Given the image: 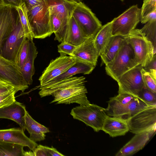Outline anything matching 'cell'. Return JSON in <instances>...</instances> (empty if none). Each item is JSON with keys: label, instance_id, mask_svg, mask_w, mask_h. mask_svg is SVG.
<instances>
[{"label": "cell", "instance_id": "obj_1", "mask_svg": "<svg viewBox=\"0 0 156 156\" xmlns=\"http://www.w3.org/2000/svg\"><path fill=\"white\" fill-rule=\"evenodd\" d=\"M139 65L133 48L126 37L113 59L105 65L106 73L117 81L123 73Z\"/></svg>", "mask_w": 156, "mask_h": 156}, {"label": "cell", "instance_id": "obj_2", "mask_svg": "<svg viewBox=\"0 0 156 156\" xmlns=\"http://www.w3.org/2000/svg\"><path fill=\"white\" fill-rule=\"evenodd\" d=\"M27 13L34 38L44 39L53 33L50 12L44 0L39 5L27 10Z\"/></svg>", "mask_w": 156, "mask_h": 156}, {"label": "cell", "instance_id": "obj_3", "mask_svg": "<svg viewBox=\"0 0 156 156\" xmlns=\"http://www.w3.org/2000/svg\"><path fill=\"white\" fill-rule=\"evenodd\" d=\"M72 16L85 38H94L102 26L95 14L82 2L77 4Z\"/></svg>", "mask_w": 156, "mask_h": 156}, {"label": "cell", "instance_id": "obj_4", "mask_svg": "<svg viewBox=\"0 0 156 156\" xmlns=\"http://www.w3.org/2000/svg\"><path fill=\"white\" fill-rule=\"evenodd\" d=\"M74 119L80 121L96 132L101 130L104 121L107 116L105 108L90 104L73 108L70 113Z\"/></svg>", "mask_w": 156, "mask_h": 156}, {"label": "cell", "instance_id": "obj_5", "mask_svg": "<svg viewBox=\"0 0 156 156\" xmlns=\"http://www.w3.org/2000/svg\"><path fill=\"white\" fill-rule=\"evenodd\" d=\"M126 37L133 48L138 64L144 67L154 55L152 43L139 29H134Z\"/></svg>", "mask_w": 156, "mask_h": 156}, {"label": "cell", "instance_id": "obj_6", "mask_svg": "<svg viewBox=\"0 0 156 156\" xmlns=\"http://www.w3.org/2000/svg\"><path fill=\"white\" fill-rule=\"evenodd\" d=\"M126 120L131 133L136 134L147 132L154 134L156 129V106L145 108Z\"/></svg>", "mask_w": 156, "mask_h": 156}, {"label": "cell", "instance_id": "obj_7", "mask_svg": "<svg viewBox=\"0 0 156 156\" xmlns=\"http://www.w3.org/2000/svg\"><path fill=\"white\" fill-rule=\"evenodd\" d=\"M140 21V9L137 5H133L112 21V36H127Z\"/></svg>", "mask_w": 156, "mask_h": 156}, {"label": "cell", "instance_id": "obj_8", "mask_svg": "<svg viewBox=\"0 0 156 156\" xmlns=\"http://www.w3.org/2000/svg\"><path fill=\"white\" fill-rule=\"evenodd\" d=\"M143 67L138 65L123 73L117 81L118 94L126 93L138 97L145 87L141 70Z\"/></svg>", "mask_w": 156, "mask_h": 156}, {"label": "cell", "instance_id": "obj_9", "mask_svg": "<svg viewBox=\"0 0 156 156\" xmlns=\"http://www.w3.org/2000/svg\"><path fill=\"white\" fill-rule=\"evenodd\" d=\"M27 38L20 19L16 27L3 44L0 55L17 64L19 53Z\"/></svg>", "mask_w": 156, "mask_h": 156}, {"label": "cell", "instance_id": "obj_10", "mask_svg": "<svg viewBox=\"0 0 156 156\" xmlns=\"http://www.w3.org/2000/svg\"><path fill=\"white\" fill-rule=\"evenodd\" d=\"M20 19L17 8L4 5L0 6V55L3 44Z\"/></svg>", "mask_w": 156, "mask_h": 156}, {"label": "cell", "instance_id": "obj_11", "mask_svg": "<svg viewBox=\"0 0 156 156\" xmlns=\"http://www.w3.org/2000/svg\"><path fill=\"white\" fill-rule=\"evenodd\" d=\"M60 54L59 56L51 61L43 72L38 80L40 87L65 72L75 63V60L73 57L68 56L63 53Z\"/></svg>", "mask_w": 156, "mask_h": 156}, {"label": "cell", "instance_id": "obj_12", "mask_svg": "<svg viewBox=\"0 0 156 156\" xmlns=\"http://www.w3.org/2000/svg\"><path fill=\"white\" fill-rule=\"evenodd\" d=\"M0 77L13 84L18 91L23 92L29 87L15 62L4 58L0 55Z\"/></svg>", "mask_w": 156, "mask_h": 156}, {"label": "cell", "instance_id": "obj_13", "mask_svg": "<svg viewBox=\"0 0 156 156\" xmlns=\"http://www.w3.org/2000/svg\"><path fill=\"white\" fill-rule=\"evenodd\" d=\"M87 93L84 85L69 87L53 94L54 99L50 103L55 102L56 104H70L76 103L80 105H87L90 103L86 94Z\"/></svg>", "mask_w": 156, "mask_h": 156}, {"label": "cell", "instance_id": "obj_14", "mask_svg": "<svg viewBox=\"0 0 156 156\" xmlns=\"http://www.w3.org/2000/svg\"><path fill=\"white\" fill-rule=\"evenodd\" d=\"M71 56L75 60L91 65L94 67L99 56L94 43V38H87L76 46Z\"/></svg>", "mask_w": 156, "mask_h": 156}, {"label": "cell", "instance_id": "obj_15", "mask_svg": "<svg viewBox=\"0 0 156 156\" xmlns=\"http://www.w3.org/2000/svg\"><path fill=\"white\" fill-rule=\"evenodd\" d=\"M20 128L0 129V141L27 147L34 151L38 145L25 134Z\"/></svg>", "mask_w": 156, "mask_h": 156}, {"label": "cell", "instance_id": "obj_16", "mask_svg": "<svg viewBox=\"0 0 156 156\" xmlns=\"http://www.w3.org/2000/svg\"><path fill=\"white\" fill-rule=\"evenodd\" d=\"M50 13L56 15L63 24L68 27L72 12L77 4L69 0H44Z\"/></svg>", "mask_w": 156, "mask_h": 156}, {"label": "cell", "instance_id": "obj_17", "mask_svg": "<svg viewBox=\"0 0 156 156\" xmlns=\"http://www.w3.org/2000/svg\"><path fill=\"white\" fill-rule=\"evenodd\" d=\"M83 76H72L40 87L39 94L41 98L52 95L66 88L84 85L86 81Z\"/></svg>", "mask_w": 156, "mask_h": 156}, {"label": "cell", "instance_id": "obj_18", "mask_svg": "<svg viewBox=\"0 0 156 156\" xmlns=\"http://www.w3.org/2000/svg\"><path fill=\"white\" fill-rule=\"evenodd\" d=\"M27 111L23 104L16 101L10 105L0 108V119L13 121L25 131V116Z\"/></svg>", "mask_w": 156, "mask_h": 156}, {"label": "cell", "instance_id": "obj_19", "mask_svg": "<svg viewBox=\"0 0 156 156\" xmlns=\"http://www.w3.org/2000/svg\"><path fill=\"white\" fill-rule=\"evenodd\" d=\"M154 133L147 132L135 134L133 137L116 154V156L132 155L141 150Z\"/></svg>", "mask_w": 156, "mask_h": 156}, {"label": "cell", "instance_id": "obj_20", "mask_svg": "<svg viewBox=\"0 0 156 156\" xmlns=\"http://www.w3.org/2000/svg\"><path fill=\"white\" fill-rule=\"evenodd\" d=\"M101 130L112 137L124 135L129 131L126 120L108 115L104 121Z\"/></svg>", "mask_w": 156, "mask_h": 156}, {"label": "cell", "instance_id": "obj_21", "mask_svg": "<svg viewBox=\"0 0 156 156\" xmlns=\"http://www.w3.org/2000/svg\"><path fill=\"white\" fill-rule=\"evenodd\" d=\"M38 53L33 40H29L27 56L24 64L20 68L23 77L29 85H31L33 83L32 78L35 72L34 61Z\"/></svg>", "mask_w": 156, "mask_h": 156}, {"label": "cell", "instance_id": "obj_22", "mask_svg": "<svg viewBox=\"0 0 156 156\" xmlns=\"http://www.w3.org/2000/svg\"><path fill=\"white\" fill-rule=\"evenodd\" d=\"M152 105L136 97L126 105L112 114L110 116L119 117L125 120L129 118L142 109Z\"/></svg>", "mask_w": 156, "mask_h": 156}, {"label": "cell", "instance_id": "obj_23", "mask_svg": "<svg viewBox=\"0 0 156 156\" xmlns=\"http://www.w3.org/2000/svg\"><path fill=\"white\" fill-rule=\"evenodd\" d=\"M26 129L30 134L29 138L36 142L45 139V133L50 132L48 129L35 121L27 111L25 116Z\"/></svg>", "mask_w": 156, "mask_h": 156}, {"label": "cell", "instance_id": "obj_24", "mask_svg": "<svg viewBox=\"0 0 156 156\" xmlns=\"http://www.w3.org/2000/svg\"><path fill=\"white\" fill-rule=\"evenodd\" d=\"M125 37L120 35L113 36L104 48L100 56L101 63L105 65L111 62L118 52Z\"/></svg>", "mask_w": 156, "mask_h": 156}, {"label": "cell", "instance_id": "obj_25", "mask_svg": "<svg viewBox=\"0 0 156 156\" xmlns=\"http://www.w3.org/2000/svg\"><path fill=\"white\" fill-rule=\"evenodd\" d=\"M95 67L91 65L75 60V62L74 64L66 71L45 85L50 84L66 79L78 74H89L92 72Z\"/></svg>", "mask_w": 156, "mask_h": 156}, {"label": "cell", "instance_id": "obj_26", "mask_svg": "<svg viewBox=\"0 0 156 156\" xmlns=\"http://www.w3.org/2000/svg\"><path fill=\"white\" fill-rule=\"evenodd\" d=\"M87 39L83 36L79 27L72 16L63 41L77 46Z\"/></svg>", "mask_w": 156, "mask_h": 156}, {"label": "cell", "instance_id": "obj_27", "mask_svg": "<svg viewBox=\"0 0 156 156\" xmlns=\"http://www.w3.org/2000/svg\"><path fill=\"white\" fill-rule=\"evenodd\" d=\"M112 21L102 26L94 38V43L99 56L113 36Z\"/></svg>", "mask_w": 156, "mask_h": 156}, {"label": "cell", "instance_id": "obj_28", "mask_svg": "<svg viewBox=\"0 0 156 156\" xmlns=\"http://www.w3.org/2000/svg\"><path fill=\"white\" fill-rule=\"evenodd\" d=\"M136 97L126 93H122L111 97L108 101V106L105 108L107 115L109 116L123 107L134 99Z\"/></svg>", "mask_w": 156, "mask_h": 156}, {"label": "cell", "instance_id": "obj_29", "mask_svg": "<svg viewBox=\"0 0 156 156\" xmlns=\"http://www.w3.org/2000/svg\"><path fill=\"white\" fill-rule=\"evenodd\" d=\"M50 17L51 26L55 35L54 40L61 42L63 41L68 27L65 26L55 15L50 13Z\"/></svg>", "mask_w": 156, "mask_h": 156}, {"label": "cell", "instance_id": "obj_30", "mask_svg": "<svg viewBox=\"0 0 156 156\" xmlns=\"http://www.w3.org/2000/svg\"><path fill=\"white\" fill-rule=\"evenodd\" d=\"M24 147L0 141V156H23Z\"/></svg>", "mask_w": 156, "mask_h": 156}, {"label": "cell", "instance_id": "obj_31", "mask_svg": "<svg viewBox=\"0 0 156 156\" xmlns=\"http://www.w3.org/2000/svg\"><path fill=\"white\" fill-rule=\"evenodd\" d=\"M20 22L27 38L32 41L33 37L27 16V10L24 3L17 8Z\"/></svg>", "mask_w": 156, "mask_h": 156}, {"label": "cell", "instance_id": "obj_32", "mask_svg": "<svg viewBox=\"0 0 156 156\" xmlns=\"http://www.w3.org/2000/svg\"><path fill=\"white\" fill-rule=\"evenodd\" d=\"M146 38L152 43L154 54L156 53V20L149 21L140 29Z\"/></svg>", "mask_w": 156, "mask_h": 156}, {"label": "cell", "instance_id": "obj_33", "mask_svg": "<svg viewBox=\"0 0 156 156\" xmlns=\"http://www.w3.org/2000/svg\"><path fill=\"white\" fill-rule=\"evenodd\" d=\"M142 78L145 87L156 93V79L143 68L141 70Z\"/></svg>", "mask_w": 156, "mask_h": 156}, {"label": "cell", "instance_id": "obj_34", "mask_svg": "<svg viewBox=\"0 0 156 156\" xmlns=\"http://www.w3.org/2000/svg\"><path fill=\"white\" fill-rule=\"evenodd\" d=\"M156 11V0H144L140 9V20Z\"/></svg>", "mask_w": 156, "mask_h": 156}, {"label": "cell", "instance_id": "obj_35", "mask_svg": "<svg viewBox=\"0 0 156 156\" xmlns=\"http://www.w3.org/2000/svg\"><path fill=\"white\" fill-rule=\"evenodd\" d=\"M138 98L148 104L156 105V93H153L145 87L140 93Z\"/></svg>", "mask_w": 156, "mask_h": 156}, {"label": "cell", "instance_id": "obj_36", "mask_svg": "<svg viewBox=\"0 0 156 156\" xmlns=\"http://www.w3.org/2000/svg\"><path fill=\"white\" fill-rule=\"evenodd\" d=\"M16 89L0 94V108L15 101V94L18 92Z\"/></svg>", "mask_w": 156, "mask_h": 156}, {"label": "cell", "instance_id": "obj_37", "mask_svg": "<svg viewBox=\"0 0 156 156\" xmlns=\"http://www.w3.org/2000/svg\"><path fill=\"white\" fill-rule=\"evenodd\" d=\"M29 40L27 38L24 42L18 57L17 64L20 68L25 62L28 53Z\"/></svg>", "mask_w": 156, "mask_h": 156}, {"label": "cell", "instance_id": "obj_38", "mask_svg": "<svg viewBox=\"0 0 156 156\" xmlns=\"http://www.w3.org/2000/svg\"><path fill=\"white\" fill-rule=\"evenodd\" d=\"M58 51L71 56L76 46L63 41L58 45Z\"/></svg>", "mask_w": 156, "mask_h": 156}, {"label": "cell", "instance_id": "obj_39", "mask_svg": "<svg viewBox=\"0 0 156 156\" xmlns=\"http://www.w3.org/2000/svg\"><path fill=\"white\" fill-rule=\"evenodd\" d=\"M146 72L156 79V55L154 54L151 60L143 67Z\"/></svg>", "mask_w": 156, "mask_h": 156}, {"label": "cell", "instance_id": "obj_40", "mask_svg": "<svg viewBox=\"0 0 156 156\" xmlns=\"http://www.w3.org/2000/svg\"><path fill=\"white\" fill-rule=\"evenodd\" d=\"M15 89L17 90L11 83L0 77V94Z\"/></svg>", "mask_w": 156, "mask_h": 156}, {"label": "cell", "instance_id": "obj_41", "mask_svg": "<svg viewBox=\"0 0 156 156\" xmlns=\"http://www.w3.org/2000/svg\"><path fill=\"white\" fill-rule=\"evenodd\" d=\"M43 0H22V3L25 4L27 10H30L39 5Z\"/></svg>", "mask_w": 156, "mask_h": 156}, {"label": "cell", "instance_id": "obj_42", "mask_svg": "<svg viewBox=\"0 0 156 156\" xmlns=\"http://www.w3.org/2000/svg\"><path fill=\"white\" fill-rule=\"evenodd\" d=\"M43 147L45 149L48 156H64V155L59 152L53 147H50L43 146Z\"/></svg>", "mask_w": 156, "mask_h": 156}, {"label": "cell", "instance_id": "obj_43", "mask_svg": "<svg viewBox=\"0 0 156 156\" xmlns=\"http://www.w3.org/2000/svg\"><path fill=\"white\" fill-rule=\"evenodd\" d=\"M4 5H9L18 8L21 5L22 0H2Z\"/></svg>", "mask_w": 156, "mask_h": 156}, {"label": "cell", "instance_id": "obj_44", "mask_svg": "<svg viewBox=\"0 0 156 156\" xmlns=\"http://www.w3.org/2000/svg\"><path fill=\"white\" fill-rule=\"evenodd\" d=\"M33 152L35 156H48L43 146L41 145H38Z\"/></svg>", "mask_w": 156, "mask_h": 156}, {"label": "cell", "instance_id": "obj_45", "mask_svg": "<svg viewBox=\"0 0 156 156\" xmlns=\"http://www.w3.org/2000/svg\"><path fill=\"white\" fill-rule=\"evenodd\" d=\"M23 156H35V155L33 151H24Z\"/></svg>", "mask_w": 156, "mask_h": 156}, {"label": "cell", "instance_id": "obj_46", "mask_svg": "<svg viewBox=\"0 0 156 156\" xmlns=\"http://www.w3.org/2000/svg\"><path fill=\"white\" fill-rule=\"evenodd\" d=\"M73 2L76 4H78L82 2V0H69Z\"/></svg>", "mask_w": 156, "mask_h": 156}, {"label": "cell", "instance_id": "obj_47", "mask_svg": "<svg viewBox=\"0 0 156 156\" xmlns=\"http://www.w3.org/2000/svg\"><path fill=\"white\" fill-rule=\"evenodd\" d=\"M4 5L2 0H0V6Z\"/></svg>", "mask_w": 156, "mask_h": 156}, {"label": "cell", "instance_id": "obj_48", "mask_svg": "<svg viewBox=\"0 0 156 156\" xmlns=\"http://www.w3.org/2000/svg\"><path fill=\"white\" fill-rule=\"evenodd\" d=\"M121 0L122 1H123V0Z\"/></svg>", "mask_w": 156, "mask_h": 156}]
</instances>
